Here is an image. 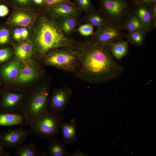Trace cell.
Wrapping results in <instances>:
<instances>
[{
  "mask_svg": "<svg viewBox=\"0 0 156 156\" xmlns=\"http://www.w3.org/2000/svg\"><path fill=\"white\" fill-rule=\"evenodd\" d=\"M82 43L80 65L73 74L75 77L90 84L98 85L122 75L125 68L115 60L109 46L95 43L89 38Z\"/></svg>",
  "mask_w": 156,
  "mask_h": 156,
  "instance_id": "obj_1",
  "label": "cell"
},
{
  "mask_svg": "<svg viewBox=\"0 0 156 156\" xmlns=\"http://www.w3.org/2000/svg\"><path fill=\"white\" fill-rule=\"evenodd\" d=\"M36 49L40 57H44L50 50L66 48L80 51L82 42L65 36L55 20L44 16L40 19L35 35Z\"/></svg>",
  "mask_w": 156,
  "mask_h": 156,
  "instance_id": "obj_2",
  "label": "cell"
},
{
  "mask_svg": "<svg viewBox=\"0 0 156 156\" xmlns=\"http://www.w3.org/2000/svg\"><path fill=\"white\" fill-rule=\"evenodd\" d=\"M47 65L73 74L80 65V51L66 48H59L48 52L44 57Z\"/></svg>",
  "mask_w": 156,
  "mask_h": 156,
  "instance_id": "obj_3",
  "label": "cell"
},
{
  "mask_svg": "<svg viewBox=\"0 0 156 156\" xmlns=\"http://www.w3.org/2000/svg\"><path fill=\"white\" fill-rule=\"evenodd\" d=\"M131 0H100L98 10L106 21L122 29L125 22L132 12Z\"/></svg>",
  "mask_w": 156,
  "mask_h": 156,
  "instance_id": "obj_4",
  "label": "cell"
},
{
  "mask_svg": "<svg viewBox=\"0 0 156 156\" xmlns=\"http://www.w3.org/2000/svg\"><path fill=\"white\" fill-rule=\"evenodd\" d=\"M65 118L49 110L34 119L29 126L30 135L47 139L59 134L61 124Z\"/></svg>",
  "mask_w": 156,
  "mask_h": 156,
  "instance_id": "obj_5",
  "label": "cell"
},
{
  "mask_svg": "<svg viewBox=\"0 0 156 156\" xmlns=\"http://www.w3.org/2000/svg\"><path fill=\"white\" fill-rule=\"evenodd\" d=\"M49 89L46 86L28 96L24 102L21 111L27 125L49 110Z\"/></svg>",
  "mask_w": 156,
  "mask_h": 156,
  "instance_id": "obj_6",
  "label": "cell"
},
{
  "mask_svg": "<svg viewBox=\"0 0 156 156\" xmlns=\"http://www.w3.org/2000/svg\"><path fill=\"white\" fill-rule=\"evenodd\" d=\"M121 28L108 22L97 28L96 30L89 39L93 42L109 46L116 41L122 40L126 34Z\"/></svg>",
  "mask_w": 156,
  "mask_h": 156,
  "instance_id": "obj_7",
  "label": "cell"
},
{
  "mask_svg": "<svg viewBox=\"0 0 156 156\" xmlns=\"http://www.w3.org/2000/svg\"><path fill=\"white\" fill-rule=\"evenodd\" d=\"M30 135L22 127L4 130L0 133V144L4 148L16 149L23 144Z\"/></svg>",
  "mask_w": 156,
  "mask_h": 156,
  "instance_id": "obj_8",
  "label": "cell"
},
{
  "mask_svg": "<svg viewBox=\"0 0 156 156\" xmlns=\"http://www.w3.org/2000/svg\"><path fill=\"white\" fill-rule=\"evenodd\" d=\"M72 95L71 89L64 85L55 89L49 101V110L59 115L64 111Z\"/></svg>",
  "mask_w": 156,
  "mask_h": 156,
  "instance_id": "obj_9",
  "label": "cell"
},
{
  "mask_svg": "<svg viewBox=\"0 0 156 156\" xmlns=\"http://www.w3.org/2000/svg\"><path fill=\"white\" fill-rule=\"evenodd\" d=\"M0 104L1 113H21L24 102V95L21 93L5 92Z\"/></svg>",
  "mask_w": 156,
  "mask_h": 156,
  "instance_id": "obj_10",
  "label": "cell"
},
{
  "mask_svg": "<svg viewBox=\"0 0 156 156\" xmlns=\"http://www.w3.org/2000/svg\"><path fill=\"white\" fill-rule=\"evenodd\" d=\"M132 12L142 21L149 32L153 29L152 4L139 0L133 1Z\"/></svg>",
  "mask_w": 156,
  "mask_h": 156,
  "instance_id": "obj_11",
  "label": "cell"
},
{
  "mask_svg": "<svg viewBox=\"0 0 156 156\" xmlns=\"http://www.w3.org/2000/svg\"><path fill=\"white\" fill-rule=\"evenodd\" d=\"M51 17L55 20L73 16H81L82 13L75 5L63 4L47 8Z\"/></svg>",
  "mask_w": 156,
  "mask_h": 156,
  "instance_id": "obj_12",
  "label": "cell"
},
{
  "mask_svg": "<svg viewBox=\"0 0 156 156\" xmlns=\"http://www.w3.org/2000/svg\"><path fill=\"white\" fill-rule=\"evenodd\" d=\"M76 118L71 119L69 122L63 121L60 131L64 142L66 144H72L77 142L79 140L77 131Z\"/></svg>",
  "mask_w": 156,
  "mask_h": 156,
  "instance_id": "obj_13",
  "label": "cell"
},
{
  "mask_svg": "<svg viewBox=\"0 0 156 156\" xmlns=\"http://www.w3.org/2000/svg\"><path fill=\"white\" fill-rule=\"evenodd\" d=\"M81 16H71L55 20L64 34L69 37L77 31V28L83 22Z\"/></svg>",
  "mask_w": 156,
  "mask_h": 156,
  "instance_id": "obj_14",
  "label": "cell"
},
{
  "mask_svg": "<svg viewBox=\"0 0 156 156\" xmlns=\"http://www.w3.org/2000/svg\"><path fill=\"white\" fill-rule=\"evenodd\" d=\"M47 139L48 143L47 150L49 156H69V153L64 142L58 140L55 136L51 137Z\"/></svg>",
  "mask_w": 156,
  "mask_h": 156,
  "instance_id": "obj_15",
  "label": "cell"
},
{
  "mask_svg": "<svg viewBox=\"0 0 156 156\" xmlns=\"http://www.w3.org/2000/svg\"><path fill=\"white\" fill-rule=\"evenodd\" d=\"M16 125H27L25 117L21 113H1L0 126Z\"/></svg>",
  "mask_w": 156,
  "mask_h": 156,
  "instance_id": "obj_16",
  "label": "cell"
},
{
  "mask_svg": "<svg viewBox=\"0 0 156 156\" xmlns=\"http://www.w3.org/2000/svg\"><path fill=\"white\" fill-rule=\"evenodd\" d=\"M38 74V69L32 64L29 63L21 69L15 80L20 83L29 82L37 77Z\"/></svg>",
  "mask_w": 156,
  "mask_h": 156,
  "instance_id": "obj_17",
  "label": "cell"
},
{
  "mask_svg": "<svg viewBox=\"0 0 156 156\" xmlns=\"http://www.w3.org/2000/svg\"><path fill=\"white\" fill-rule=\"evenodd\" d=\"M21 69L20 62L18 60H15L3 66L1 70V74L4 79L8 81L16 78Z\"/></svg>",
  "mask_w": 156,
  "mask_h": 156,
  "instance_id": "obj_18",
  "label": "cell"
},
{
  "mask_svg": "<svg viewBox=\"0 0 156 156\" xmlns=\"http://www.w3.org/2000/svg\"><path fill=\"white\" fill-rule=\"evenodd\" d=\"M129 43L126 40H119L114 42L109 46V50L113 57L121 60L127 54Z\"/></svg>",
  "mask_w": 156,
  "mask_h": 156,
  "instance_id": "obj_19",
  "label": "cell"
},
{
  "mask_svg": "<svg viewBox=\"0 0 156 156\" xmlns=\"http://www.w3.org/2000/svg\"><path fill=\"white\" fill-rule=\"evenodd\" d=\"M148 31L143 29H138L128 32L125 38L128 43L138 47L143 46Z\"/></svg>",
  "mask_w": 156,
  "mask_h": 156,
  "instance_id": "obj_20",
  "label": "cell"
},
{
  "mask_svg": "<svg viewBox=\"0 0 156 156\" xmlns=\"http://www.w3.org/2000/svg\"><path fill=\"white\" fill-rule=\"evenodd\" d=\"M83 22L90 24L98 28L107 22L98 10L94 8L85 12L82 18Z\"/></svg>",
  "mask_w": 156,
  "mask_h": 156,
  "instance_id": "obj_21",
  "label": "cell"
},
{
  "mask_svg": "<svg viewBox=\"0 0 156 156\" xmlns=\"http://www.w3.org/2000/svg\"><path fill=\"white\" fill-rule=\"evenodd\" d=\"M122 29L128 32L138 29L149 31L142 21L132 12L126 20Z\"/></svg>",
  "mask_w": 156,
  "mask_h": 156,
  "instance_id": "obj_22",
  "label": "cell"
},
{
  "mask_svg": "<svg viewBox=\"0 0 156 156\" xmlns=\"http://www.w3.org/2000/svg\"><path fill=\"white\" fill-rule=\"evenodd\" d=\"M15 149L16 156H36L38 152L36 144L32 141L30 143L23 144Z\"/></svg>",
  "mask_w": 156,
  "mask_h": 156,
  "instance_id": "obj_23",
  "label": "cell"
},
{
  "mask_svg": "<svg viewBox=\"0 0 156 156\" xmlns=\"http://www.w3.org/2000/svg\"><path fill=\"white\" fill-rule=\"evenodd\" d=\"M14 15L9 20L8 22L11 24L21 26L29 25L32 21L30 16L23 12H18Z\"/></svg>",
  "mask_w": 156,
  "mask_h": 156,
  "instance_id": "obj_24",
  "label": "cell"
},
{
  "mask_svg": "<svg viewBox=\"0 0 156 156\" xmlns=\"http://www.w3.org/2000/svg\"><path fill=\"white\" fill-rule=\"evenodd\" d=\"M32 50V46L30 44L23 43L16 47V55L19 59L22 60H26L31 56Z\"/></svg>",
  "mask_w": 156,
  "mask_h": 156,
  "instance_id": "obj_25",
  "label": "cell"
},
{
  "mask_svg": "<svg viewBox=\"0 0 156 156\" xmlns=\"http://www.w3.org/2000/svg\"><path fill=\"white\" fill-rule=\"evenodd\" d=\"M75 5L82 12H86L94 9L92 0H73Z\"/></svg>",
  "mask_w": 156,
  "mask_h": 156,
  "instance_id": "obj_26",
  "label": "cell"
},
{
  "mask_svg": "<svg viewBox=\"0 0 156 156\" xmlns=\"http://www.w3.org/2000/svg\"><path fill=\"white\" fill-rule=\"evenodd\" d=\"M93 27L91 24L87 23L80 25L77 28V31L83 36H91L94 33Z\"/></svg>",
  "mask_w": 156,
  "mask_h": 156,
  "instance_id": "obj_27",
  "label": "cell"
},
{
  "mask_svg": "<svg viewBox=\"0 0 156 156\" xmlns=\"http://www.w3.org/2000/svg\"><path fill=\"white\" fill-rule=\"evenodd\" d=\"M72 0H44L45 7L46 8L54 7L63 4H68L75 5Z\"/></svg>",
  "mask_w": 156,
  "mask_h": 156,
  "instance_id": "obj_28",
  "label": "cell"
},
{
  "mask_svg": "<svg viewBox=\"0 0 156 156\" xmlns=\"http://www.w3.org/2000/svg\"><path fill=\"white\" fill-rule=\"evenodd\" d=\"M10 38L9 30L5 27L0 28V45L6 44L9 41Z\"/></svg>",
  "mask_w": 156,
  "mask_h": 156,
  "instance_id": "obj_29",
  "label": "cell"
},
{
  "mask_svg": "<svg viewBox=\"0 0 156 156\" xmlns=\"http://www.w3.org/2000/svg\"><path fill=\"white\" fill-rule=\"evenodd\" d=\"M11 52L8 48L0 49V63L7 60L10 57Z\"/></svg>",
  "mask_w": 156,
  "mask_h": 156,
  "instance_id": "obj_30",
  "label": "cell"
},
{
  "mask_svg": "<svg viewBox=\"0 0 156 156\" xmlns=\"http://www.w3.org/2000/svg\"><path fill=\"white\" fill-rule=\"evenodd\" d=\"M14 4L23 7L29 6L34 3L32 0H9Z\"/></svg>",
  "mask_w": 156,
  "mask_h": 156,
  "instance_id": "obj_31",
  "label": "cell"
},
{
  "mask_svg": "<svg viewBox=\"0 0 156 156\" xmlns=\"http://www.w3.org/2000/svg\"><path fill=\"white\" fill-rule=\"evenodd\" d=\"M9 12L7 6L3 4H0V17H3L7 15Z\"/></svg>",
  "mask_w": 156,
  "mask_h": 156,
  "instance_id": "obj_32",
  "label": "cell"
},
{
  "mask_svg": "<svg viewBox=\"0 0 156 156\" xmlns=\"http://www.w3.org/2000/svg\"><path fill=\"white\" fill-rule=\"evenodd\" d=\"M87 155L80 150L78 149L69 153L68 156H86Z\"/></svg>",
  "mask_w": 156,
  "mask_h": 156,
  "instance_id": "obj_33",
  "label": "cell"
},
{
  "mask_svg": "<svg viewBox=\"0 0 156 156\" xmlns=\"http://www.w3.org/2000/svg\"><path fill=\"white\" fill-rule=\"evenodd\" d=\"M153 16V28L156 27V3L152 4Z\"/></svg>",
  "mask_w": 156,
  "mask_h": 156,
  "instance_id": "obj_34",
  "label": "cell"
},
{
  "mask_svg": "<svg viewBox=\"0 0 156 156\" xmlns=\"http://www.w3.org/2000/svg\"><path fill=\"white\" fill-rule=\"evenodd\" d=\"M14 37L15 40H19L22 38L20 29L17 28L14 29Z\"/></svg>",
  "mask_w": 156,
  "mask_h": 156,
  "instance_id": "obj_35",
  "label": "cell"
},
{
  "mask_svg": "<svg viewBox=\"0 0 156 156\" xmlns=\"http://www.w3.org/2000/svg\"><path fill=\"white\" fill-rule=\"evenodd\" d=\"M20 31L22 38L23 39L27 38L28 35L27 29L25 27H22L20 29Z\"/></svg>",
  "mask_w": 156,
  "mask_h": 156,
  "instance_id": "obj_36",
  "label": "cell"
},
{
  "mask_svg": "<svg viewBox=\"0 0 156 156\" xmlns=\"http://www.w3.org/2000/svg\"><path fill=\"white\" fill-rule=\"evenodd\" d=\"M4 148L0 144V156H10L11 154L8 152L5 151Z\"/></svg>",
  "mask_w": 156,
  "mask_h": 156,
  "instance_id": "obj_37",
  "label": "cell"
},
{
  "mask_svg": "<svg viewBox=\"0 0 156 156\" xmlns=\"http://www.w3.org/2000/svg\"><path fill=\"white\" fill-rule=\"evenodd\" d=\"M37 156H47L49 155L47 151H45L38 152Z\"/></svg>",
  "mask_w": 156,
  "mask_h": 156,
  "instance_id": "obj_38",
  "label": "cell"
},
{
  "mask_svg": "<svg viewBox=\"0 0 156 156\" xmlns=\"http://www.w3.org/2000/svg\"><path fill=\"white\" fill-rule=\"evenodd\" d=\"M139 0L143 2L146 3H151V0Z\"/></svg>",
  "mask_w": 156,
  "mask_h": 156,
  "instance_id": "obj_39",
  "label": "cell"
},
{
  "mask_svg": "<svg viewBox=\"0 0 156 156\" xmlns=\"http://www.w3.org/2000/svg\"><path fill=\"white\" fill-rule=\"evenodd\" d=\"M151 3L152 4L156 3V0H151Z\"/></svg>",
  "mask_w": 156,
  "mask_h": 156,
  "instance_id": "obj_40",
  "label": "cell"
},
{
  "mask_svg": "<svg viewBox=\"0 0 156 156\" xmlns=\"http://www.w3.org/2000/svg\"><path fill=\"white\" fill-rule=\"evenodd\" d=\"M4 0H0V4H3V3H2L3 1Z\"/></svg>",
  "mask_w": 156,
  "mask_h": 156,
  "instance_id": "obj_41",
  "label": "cell"
},
{
  "mask_svg": "<svg viewBox=\"0 0 156 156\" xmlns=\"http://www.w3.org/2000/svg\"><path fill=\"white\" fill-rule=\"evenodd\" d=\"M1 101L0 97V103H1Z\"/></svg>",
  "mask_w": 156,
  "mask_h": 156,
  "instance_id": "obj_42",
  "label": "cell"
},
{
  "mask_svg": "<svg viewBox=\"0 0 156 156\" xmlns=\"http://www.w3.org/2000/svg\"><path fill=\"white\" fill-rule=\"evenodd\" d=\"M132 1H134V0H131Z\"/></svg>",
  "mask_w": 156,
  "mask_h": 156,
  "instance_id": "obj_43",
  "label": "cell"
}]
</instances>
